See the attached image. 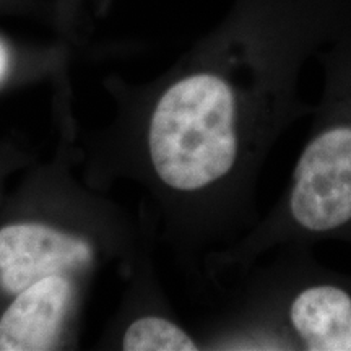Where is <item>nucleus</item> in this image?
<instances>
[{"label": "nucleus", "instance_id": "7ed1b4c3", "mask_svg": "<svg viewBox=\"0 0 351 351\" xmlns=\"http://www.w3.org/2000/svg\"><path fill=\"white\" fill-rule=\"evenodd\" d=\"M91 256L85 239L41 223H13L0 230V288L19 295L39 280L85 265Z\"/></svg>", "mask_w": 351, "mask_h": 351}, {"label": "nucleus", "instance_id": "423d86ee", "mask_svg": "<svg viewBox=\"0 0 351 351\" xmlns=\"http://www.w3.org/2000/svg\"><path fill=\"white\" fill-rule=\"evenodd\" d=\"M124 350L129 351H189L197 350L195 341L168 319L143 317L132 322L124 335Z\"/></svg>", "mask_w": 351, "mask_h": 351}, {"label": "nucleus", "instance_id": "f257e3e1", "mask_svg": "<svg viewBox=\"0 0 351 351\" xmlns=\"http://www.w3.org/2000/svg\"><path fill=\"white\" fill-rule=\"evenodd\" d=\"M148 147L156 174L178 191H199L226 176L238 155L231 86L212 73L174 83L153 111Z\"/></svg>", "mask_w": 351, "mask_h": 351}, {"label": "nucleus", "instance_id": "0eeeda50", "mask_svg": "<svg viewBox=\"0 0 351 351\" xmlns=\"http://www.w3.org/2000/svg\"><path fill=\"white\" fill-rule=\"evenodd\" d=\"M8 64H10L8 51H7V47L3 46V43L0 41V82H2V78L5 77V73L8 70Z\"/></svg>", "mask_w": 351, "mask_h": 351}, {"label": "nucleus", "instance_id": "20e7f679", "mask_svg": "<svg viewBox=\"0 0 351 351\" xmlns=\"http://www.w3.org/2000/svg\"><path fill=\"white\" fill-rule=\"evenodd\" d=\"M72 295L65 275L47 276L15 295L0 317V351L56 348Z\"/></svg>", "mask_w": 351, "mask_h": 351}, {"label": "nucleus", "instance_id": "f03ea898", "mask_svg": "<svg viewBox=\"0 0 351 351\" xmlns=\"http://www.w3.org/2000/svg\"><path fill=\"white\" fill-rule=\"evenodd\" d=\"M289 210L298 225L326 232L351 221V125L311 140L295 169Z\"/></svg>", "mask_w": 351, "mask_h": 351}, {"label": "nucleus", "instance_id": "39448f33", "mask_svg": "<svg viewBox=\"0 0 351 351\" xmlns=\"http://www.w3.org/2000/svg\"><path fill=\"white\" fill-rule=\"evenodd\" d=\"M289 319L311 351H351V296L332 285L302 289Z\"/></svg>", "mask_w": 351, "mask_h": 351}]
</instances>
